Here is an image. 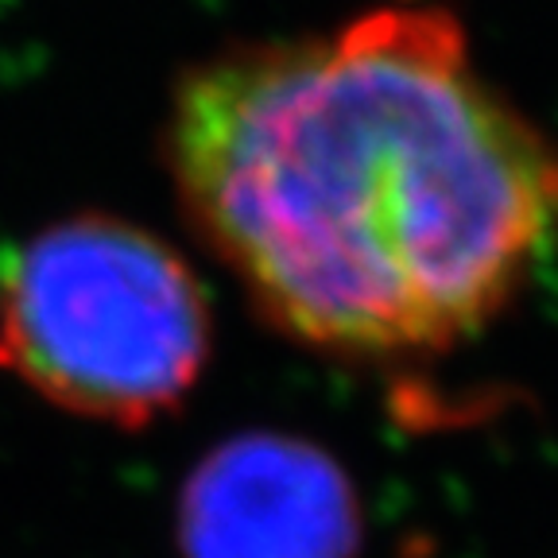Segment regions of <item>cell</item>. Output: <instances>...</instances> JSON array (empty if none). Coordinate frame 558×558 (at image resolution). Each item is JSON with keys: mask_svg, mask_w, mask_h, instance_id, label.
<instances>
[{"mask_svg": "<svg viewBox=\"0 0 558 558\" xmlns=\"http://www.w3.org/2000/svg\"><path fill=\"white\" fill-rule=\"evenodd\" d=\"M163 151L194 229L264 318L361 357L481 330L558 214V159L442 9H376L198 62Z\"/></svg>", "mask_w": 558, "mask_h": 558, "instance_id": "1", "label": "cell"}, {"mask_svg": "<svg viewBox=\"0 0 558 558\" xmlns=\"http://www.w3.org/2000/svg\"><path fill=\"white\" fill-rule=\"evenodd\" d=\"M209 357V311L171 244L105 214L54 221L0 271V373L113 427L186 400Z\"/></svg>", "mask_w": 558, "mask_h": 558, "instance_id": "2", "label": "cell"}, {"mask_svg": "<svg viewBox=\"0 0 558 558\" xmlns=\"http://www.w3.org/2000/svg\"><path fill=\"white\" fill-rule=\"evenodd\" d=\"M183 558H353L357 493L295 435H236L206 453L179 500Z\"/></svg>", "mask_w": 558, "mask_h": 558, "instance_id": "3", "label": "cell"}]
</instances>
